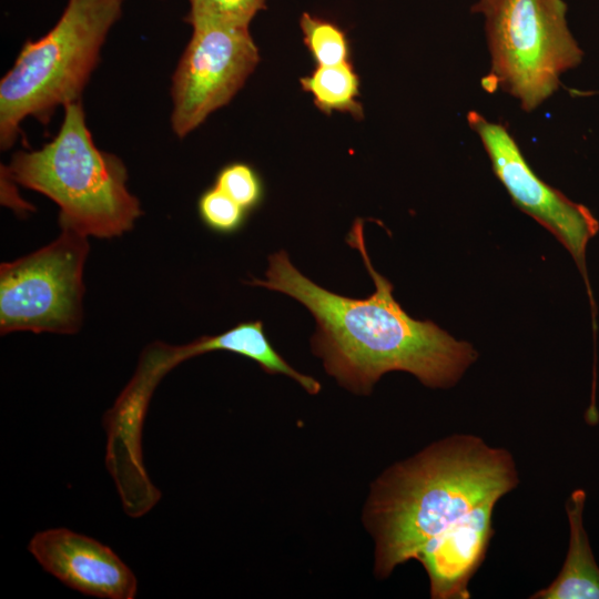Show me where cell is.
Returning a JSON list of instances; mask_svg holds the SVG:
<instances>
[{"label":"cell","instance_id":"cell-1","mask_svg":"<svg viewBox=\"0 0 599 599\" xmlns=\"http://www.w3.org/2000/svg\"><path fill=\"white\" fill-rule=\"evenodd\" d=\"M346 242L357 248L375 292L367 298H351L329 292L304 276L285 251L270 255L265 280L251 284L277 291L303 304L317 329L312 351L322 358L326 373L344 388L368 395L379 378L400 370L432 388L453 386L477 353L430 321L410 317L393 297V285L373 267L357 219Z\"/></svg>","mask_w":599,"mask_h":599},{"label":"cell","instance_id":"cell-2","mask_svg":"<svg viewBox=\"0 0 599 599\" xmlns=\"http://www.w3.org/2000/svg\"><path fill=\"white\" fill-rule=\"evenodd\" d=\"M518 481L508 450L468 434L447 436L395 463L372 483L362 512L375 545V577L388 578L429 540Z\"/></svg>","mask_w":599,"mask_h":599},{"label":"cell","instance_id":"cell-3","mask_svg":"<svg viewBox=\"0 0 599 599\" xmlns=\"http://www.w3.org/2000/svg\"><path fill=\"white\" fill-rule=\"evenodd\" d=\"M63 109L58 134L39 150L18 151L1 171L55 202L61 229L99 238L122 235L141 215L126 187V167L97 148L81 100Z\"/></svg>","mask_w":599,"mask_h":599},{"label":"cell","instance_id":"cell-4","mask_svg":"<svg viewBox=\"0 0 599 599\" xmlns=\"http://www.w3.org/2000/svg\"><path fill=\"white\" fill-rule=\"evenodd\" d=\"M123 0H68L52 29L28 40L0 81V145L8 150L28 116L50 121L58 106L79 101Z\"/></svg>","mask_w":599,"mask_h":599},{"label":"cell","instance_id":"cell-5","mask_svg":"<svg viewBox=\"0 0 599 599\" xmlns=\"http://www.w3.org/2000/svg\"><path fill=\"white\" fill-rule=\"evenodd\" d=\"M473 10L485 18L490 72L483 80L532 111L577 67L582 51L571 34L564 0H478Z\"/></svg>","mask_w":599,"mask_h":599},{"label":"cell","instance_id":"cell-6","mask_svg":"<svg viewBox=\"0 0 599 599\" xmlns=\"http://www.w3.org/2000/svg\"><path fill=\"white\" fill-rule=\"evenodd\" d=\"M88 236L61 229L50 244L0 266L2 335L77 333L82 322L83 267Z\"/></svg>","mask_w":599,"mask_h":599},{"label":"cell","instance_id":"cell-7","mask_svg":"<svg viewBox=\"0 0 599 599\" xmlns=\"http://www.w3.org/2000/svg\"><path fill=\"white\" fill-rule=\"evenodd\" d=\"M172 77V130L184 138L227 104L255 70L260 54L248 28L203 24Z\"/></svg>","mask_w":599,"mask_h":599},{"label":"cell","instance_id":"cell-8","mask_svg":"<svg viewBox=\"0 0 599 599\" xmlns=\"http://www.w3.org/2000/svg\"><path fill=\"white\" fill-rule=\"evenodd\" d=\"M467 121L478 134L496 176L512 202L565 245L588 281L586 247L599 229L591 212L544 182L504 125L487 120L476 111L468 112Z\"/></svg>","mask_w":599,"mask_h":599},{"label":"cell","instance_id":"cell-9","mask_svg":"<svg viewBox=\"0 0 599 599\" xmlns=\"http://www.w3.org/2000/svg\"><path fill=\"white\" fill-rule=\"evenodd\" d=\"M29 552L62 583L83 595L103 599H133L138 580L106 545L68 528L33 535Z\"/></svg>","mask_w":599,"mask_h":599},{"label":"cell","instance_id":"cell-10","mask_svg":"<svg viewBox=\"0 0 599 599\" xmlns=\"http://www.w3.org/2000/svg\"><path fill=\"white\" fill-rule=\"evenodd\" d=\"M497 501L478 506L417 552L415 560L428 576L430 598H470L468 585L484 561L494 535L493 512Z\"/></svg>","mask_w":599,"mask_h":599},{"label":"cell","instance_id":"cell-11","mask_svg":"<svg viewBox=\"0 0 599 599\" xmlns=\"http://www.w3.org/2000/svg\"><path fill=\"white\" fill-rule=\"evenodd\" d=\"M586 498V491L579 488L567 499L570 537L564 566L555 580L531 599H599V567L582 521Z\"/></svg>","mask_w":599,"mask_h":599},{"label":"cell","instance_id":"cell-12","mask_svg":"<svg viewBox=\"0 0 599 599\" xmlns=\"http://www.w3.org/2000/svg\"><path fill=\"white\" fill-rule=\"evenodd\" d=\"M300 81L322 112H347L356 120L363 119V106L357 101L359 79L349 61L336 65H317Z\"/></svg>","mask_w":599,"mask_h":599},{"label":"cell","instance_id":"cell-13","mask_svg":"<svg viewBox=\"0 0 599 599\" xmlns=\"http://www.w3.org/2000/svg\"><path fill=\"white\" fill-rule=\"evenodd\" d=\"M300 27L304 43L317 65H336L348 61L346 34L335 23L305 12L300 19Z\"/></svg>","mask_w":599,"mask_h":599},{"label":"cell","instance_id":"cell-14","mask_svg":"<svg viewBox=\"0 0 599 599\" xmlns=\"http://www.w3.org/2000/svg\"><path fill=\"white\" fill-rule=\"evenodd\" d=\"M185 21L193 28L203 24L248 28L266 0H187Z\"/></svg>","mask_w":599,"mask_h":599},{"label":"cell","instance_id":"cell-15","mask_svg":"<svg viewBox=\"0 0 599 599\" xmlns=\"http://www.w3.org/2000/svg\"><path fill=\"white\" fill-rule=\"evenodd\" d=\"M197 207L203 223L221 234L238 231L245 222L247 212L215 185L202 193Z\"/></svg>","mask_w":599,"mask_h":599},{"label":"cell","instance_id":"cell-16","mask_svg":"<svg viewBox=\"0 0 599 599\" xmlns=\"http://www.w3.org/2000/svg\"><path fill=\"white\" fill-rule=\"evenodd\" d=\"M215 186L246 211L255 209L263 197V184L255 170L245 163H232L217 174Z\"/></svg>","mask_w":599,"mask_h":599}]
</instances>
